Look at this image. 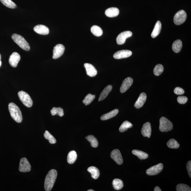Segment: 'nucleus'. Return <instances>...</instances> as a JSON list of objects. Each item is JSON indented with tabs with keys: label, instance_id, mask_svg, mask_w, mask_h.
<instances>
[{
	"label": "nucleus",
	"instance_id": "c756f323",
	"mask_svg": "<svg viewBox=\"0 0 191 191\" xmlns=\"http://www.w3.org/2000/svg\"><path fill=\"white\" fill-rule=\"evenodd\" d=\"M87 139L91 143V146L94 148H96L98 147L99 145L97 139L94 137V136L90 135L88 136Z\"/></svg>",
	"mask_w": 191,
	"mask_h": 191
},
{
	"label": "nucleus",
	"instance_id": "58836bf2",
	"mask_svg": "<svg viewBox=\"0 0 191 191\" xmlns=\"http://www.w3.org/2000/svg\"><path fill=\"white\" fill-rule=\"evenodd\" d=\"M175 93L178 95H182L185 93V91L182 88L176 87L174 91Z\"/></svg>",
	"mask_w": 191,
	"mask_h": 191
},
{
	"label": "nucleus",
	"instance_id": "a19ab883",
	"mask_svg": "<svg viewBox=\"0 0 191 191\" xmlns=\"http://www.w3.org/2000/svg\"><path fill=\"white\" fill-rule=\"evenodd\" d=\"M154 191H161V190L160 188L159 187L157 186L155 187Z\"/></svg>",
	"mask_w": 191,
	"mask_h": 191
},
{
	"label": "nucleus",
	"instance_id": "37998d69",
	"mask_svg": "<svg viewBox=\"0 0 191 191\" xmlns=\"http://www.w3.org/2000/svg\"><path fill=\"white\" fill-rule=\"evenodd\" d=\"M88 191H94V190H92V189H90V190H87Z\"/></svg>",
	"mask_w": 191,
	"mask_h": 191
},
{
	"label": "nucleus",
	"instance_id": "ea45409f",
	"mask_svg": "<svg viewBox=\"0 0 191 191\" xmlns=\"http://www.w3.org/2000/svg\"><path fill=\"white\" fill-rule=\"evenodd\" d=\"M187 169L189 177H191V161H189L187 163Z\"/></svg>",
	"mask_w": 191,
	"mask_h": 191
},
{
	"label": "nucleus",
	"instance_id": "c85d7f7f",
	"mask_svg": "<svg viewBox=\"0 0 191 191\" xmlns=\"http://www.w3.org/2000/svg\"><path fill=\"white\" fill-rule=\"evenodd\" d=\"M133 127L132 124L127 121H124L121 126H120L119 130L120 132H123L126 131L129 129Z\"/></svg>",
	"mask_w": 191,
	"mask_h": 191
},
{
	"label": "nucleus",
	"instance_id": "423d86ee",
	"mask_svg": "<svg viewBox=\"0 0 191 191\" xmlns=\"http://www.w3.org/2000/svg\"><path fill=\"white\" fill-rule=\"evenodd\" d=\"M187 18L186 13L184 10L178 11L174 17L173 21L175 25H179L185 21Z\"/></svg>",
	"mask_w": 191,
	"mask_h": 191
},
{
	"label": "nucleus",
	"instance_id": "f8f14e48",
	"mask_svg": "<svg viewBox=\"0 0 191 191\" xmlns=\"http://www.w3.org/2000/svg\"><path fill=\"white\" fill-rule=\"evenodd\" d=\"M132 55L131 51L129 50H122L115 53L113 57L115 59H120L129 57Z\"/></svg>",
	"mask_w": 191,
	"mask_h": 191
},
{
	"label": "nucleus",
	"instance_id": "6ab92c4d",
	"mask_svg": "<svg viewBox=\"0 0 191 191\" xmlns=\"http://www.w3.org/2000/svg\"><path fill=\"white\" fill-rule=\"evenodd\" d=\"M119 10L116 8L112 7L107 9L105 11V14L107 16L110 18L117 16L119 14Z\"/></svg>",
	"mask_w": 191,
	"mask_h": 191
},
{
	"label": "nucleus",
	"instance_id": "6e6552de",
	"mask_svg": "<svg viewBox=\"0 0 191 191\" xmlns=\"http://www.w3.org/2000/svg\"><path fill=\"white\" fill-rule=\"evenodd\" d=\"M163 168L162 163L155 165L149 168L146 171V173L148 175H158L162 171Z\"/></svg>",
	"mask_w": 191,
	"mask_h": 191
},
{
	"label": "nucleus",
	"instance_id": "f257e3e1",
	"mask_svg": "<svg viewBox=\"0 0 191 191\" xmlns=\"http://www.w3.org/2000/svg\"><path fill=\"white\" fill-rule=\"evenodd\" d=\"M57 175V171L55 170H51L48 173L44 182V188L46 191H50L52 190Z\"/></svg>",
	"mask_w": 191,
	"mask_h": 191
},
{
	"label": "nucleus",
	"instance_id": "9b49d317",
	"mask_svg": "<svg viewBox=\"0 0 191 191\" xmlns=\"http://www.w3.org/2000/svg\"><path fill=\"white\" fill-rule=\"evenodd\" d=\"M132 33L130 31H126L120 33L116 38V42L119 45H122L125 43L126 39L127 38L131 37Z\"/></svg>",
	"mask_w": 191,
	"mask_h": 191
},
{
	"label": "nucleus",
	"instance_id": "4468645a",
	"mask_svg": "<svg viewBox=\"0 0 191 191\" xmlns=\"http://www.w3.org/2000/svg\"><path fill=\"white\" fill-rule=\"evenodd\" d=\"M133 82V80L131 77H128L123 81L120 87V92L122 93H124L128 90Z\"/></svg>",
	"mask_w": 191,
	"mask_h": 191
},
{
	"label": "nucleus",
	"instance_id": "72a5a7b5",
	"mask_svg": "<svg viewBox=\"0 0 191 191\" xmlns=\"http://www.w3.org/2000/svg\"><path fill=\"white\" fill-rule=\"evenodd\" d=\"M44 137L45 139L49 141L50 143L53 144L56 143V139L48 131L46 130L45 132Z\"/></svg>",
	"mask_w": 191,
	"mask_h": 191
},
{
	"label": "nucleus",
	"instance_id": "f704fd0d",
	"mask_svg": "<svg viewBox=\"0 0 191 191\" xmlns=\"http://www.w3.org/2000/svg\"><path fill=\"white\" fill-rule=\"evenodd\" d=\"M1 3L7 7L14 9L16 7V5L11 0H0Z\"/></svg>",
	"mask_w": 191,
	"mask_h": 191
},
{
	"label": "nucleus",
	"instance_id": "9d476101",
	"mask_svg": "<svg viewBox=\"0 0 191 191\" xmlns=\"http://www.w3.org/2000/svg\"><path fill=\"white\" fill-rule=\"evenodd\" d=\"M111 156L113 159L119 165L123 164V160L119 150L116 149L111 151Z\"/></svg>",
	"mask_w": 191,
	"mask_h": 191
},
{
	"label": "nucleus",
	"instance_id": "79ce46f5",
	"mask_svg": "<svg viewBox=\"0 0 191 191\" xmlns=\"http://www.w3.org/2000/svg\"><path fill=\"white\" fill-rule=\"evenodd\" d=\"M1 54H0V67H1Z\"/></svg>",
	"mask_w": 191,
	"mask_h": 191
},
{
	"label": "nucleus",
	"instance_id": "b1692460",
	"mask_svg": "<svg viewBox=\"0 0 191 191\" xmlns=\"http://www.w3.org/2000/svg\"><path fill=\"white\" fill-rule=\"evenodd\" d=\"M132 153L134 155L137 156L141 160L146 159L148 157V155L147 153L138 150H133L132 151Z\"/></svg>",
	"mask_w": 191,
	"mask_h": 191
},
{
	"label": "nucleus",
	"instance_id": "2eb2a0df",
	"mask_svg": "<svg viewBox=\"0 0 191 191\" xmlns=\"http://www.w3.org/2000/svg\"><path fill=\"white\" fill-rule=\"evenodd\" d=\"M34 30L36 33L41 35H47L49 33V28L45 26L42 25L36 26L34 27Z\"/></svg>",
	"mask_w": 191,
	"mask_h": 191
},
{
	"label": "nucleus",
	"instance_id": "39448f33",
	"mask_svg": "<svg viewBox=\"0 0 191 191\" xmlns=\"http://www.w3.org/2000/svg\"><path fill=\"white\" fill-rule=\"evenodd\" d=\"M18 95L21 101L24 105L28 108L31 107L33 102L30 96L27 93L20 91L18 92Z\"/></svg>",
	"mask_w": 191,
	"mask_h": 191
},
{
	"label": "nucleus",
	"instance_id": "a878e982",
	"mask_svg": "<svg viewBox=\"0 0 191 191\" xmlns=\"http://www.w3.org/2000/svg\"><path fill=\"white\" fill-rule=\"evenodd\" d=\"M77 157V153L74 151H70L68 155V163L70 164H73L76 160Z\"/></svg>",
	"mask_w": 191,
	"mask_h": 191
},
{
	"label": "nucleus",
	"instance_id": "473e14b6",
	"mask_svg": "<svg viewBox=\"0 0 191 191\" xmlns=\"http://www.w3.org/2000/svg\"><path fill=\"white\" fill-rule=\"evenodd\" d=\"M95 98V95H92V94H89L86 96L85 99L83 100V104L86 106L90 104Z\"/></svg>",
	"mask_w": 191,
	"mask_h": 191
},
{
	"label": "nucleus",
	"instance_id": "dca6fc26",
	"mask_svg": "<svg viewBox=\"0 0 191 191\" xmlns=\"http://www.w3.org/2000/svg\"><path fill=\"white\" fill-rule=\"evenodd\" d=\"M87 75L90 77H94L97 75V72L96 69L90 63H85L84 65Z\"/></svg>",
	"mask_w": 191,
	"mask_h": 191
},
{
	"label": "nucleus",
	"instance_id": "f03ea898",
	"mask_svg": "<svg viewBox=\"0 0 191 191\" xmlns=\"http://www.w3.org/2000/svg\"><path fill=\"white\" fill-rule=\"evenodd\" d=\"M9 110L12 118L17 123H21L22 116L20 108L16 104L10 103L8 106Z\"/></svg>",
	"mask_w": 191,
	"mask_h": 191
},
{
	"label": "nucleus",
	"instance_id": "7c9ffc66",
	"mask_svg": "<svg viewBox=\"0 0 191 191\" xmlns=\"http://www.w3.org/2000/svg\"><path fill=\"white\" fill-rule=\"evenodd\" d=\"M51 113L53 116L58 114L60 117L63 116L64 114L63 109L61 107L53 108L51 110Z\"/></svg>",
	"mask_w": 191,
	"mask_h": 191
},
{
	"label": "nucleus",
	"instance_id": "bb28decb",
	"mask_svg": "<svg viewBox=\"0 0 191 191\" xmlns=\"http://www.w3.org/2000/svg\"><path fill=\"white\" fill-rule=\"evenodd\" d=\"M112 184L114 188L117 190H121L124 186L123 181L119 179H115L114 180Z\"/></svg>",
	"mask_w": 191,
	"mask_h": 191
},
{
	"label": "nucleus",
	"instance_id": "e433bc0d",
	"mask_svg": "<svg viewBox=\"0 0 191 191\" xmlns=\"http://www.w3.org/2000/svg\"><path fill=\"white\" fill-rule=\"evenodd\" d=\"M163 67L161 64L156 65L154 69V73L156 76L160 75L163 71Z\"/></svg>",
	"mask_w": 191,
	"mask_h": 191
},
{
	"label": "nucleus",
	"instance_id": "aec40b11",
	"mask_svg": "<svg viewBox=\"0 0 191 191\" xmlns=\"http://www.w3.org/2000/svg\"><path fill=\"white\" fill-rule=\"evenodd\" d=\"M112 89V86L111 85H108L101 92L99 96V101H101L106 99L110 92H111Z\"/></svg>",
	"mask_w": 191,
	"mask_h": 191
},
{
	"label": "nucleus",
	"instance_id": "0eeeda50",
	"mask_svg": "<svg viewBox=\"0 0 191 191\" xmlns=\"http://www.w3.org/2000/svg\"><path fill=\"white\" fill-rule=\"evenodd\" d=\"M31 165L26 158H23L20 160L19 170L22 173L29 172L31 170Z\"/></svg>",
	"mask_w": 191,
	"mask_h": 191
},
{
	"label": "nucleus",
	"instance_id": "7ed1b4c3",
	"mask_svg": "<svg viewBox=\"0 0 191 191\" xmlns=\"http://www.w3.org/2000/svg\"><path fill=\"white\" fill-rule=\"evenodd\" d=\"M12 39L16 44L25 51H29L30 47L25 39L22 36L18 34H14L12 36Z\"/></svg>",
	"mask_w": 191,
	"mask_h": 191
},
{
	"label": "nucleus",
	"instance_id": "c9c22d12",
	"mask_svg": "<svg viewBox=\"0 0 191 191\" xmlns=\"http://www.w3.org/2000/svg\"><path fill=\"white\" fill-rule=\"evenodd\" d=\"M177 191H190L191 187L185 184H180L177 185L176 187Z\"/></svg>",
	"mask_w": 191,
	"mask_h": 191
},
{
	"label": "nucleus",
	"instance_id": "20e7f679",
	"mask_svg": "<svg viewBox=\"0 0 191 191\" xmlns=\"http://www.w3.org/2000/svg\"><path fill=\"white\" fill-rule=\"evenodd\" d=\"M173 128V123L167 118L162 117L160 120L159 130L162 132L170 131Z\"/></svg>",
	"mask_w": 191,
	"mask_h": 191
},
{
	"label": "nucleus",
	"instance_id": "2f4dec72",
	"mask_svg": "<svg viewBox=\"0 0 191 191\" xmlns=\"http://www.w3.org/2000/svg\"><path fill=\"white\" fill-rule=\"evenodd\" d=\"M167 145L168 148L172 149H177L180 147V144L174 139H171L168 141Z\"/></svg>",
	"mask_w": 191,
	"mask_h": 191
},
{
	"label": "nucleus",
	"instance_id": "cd10ccee",
	"mask_svg": "<svg viewBox=\"0 0 191 191\" xmlns=\"http://www.w3.org/2000/svg\"><path fill=\"white\" fill-rule=\"evenodd\" d=\"M91 31L93 34L97 37H99L103 34L102 29L97 26L94 25L92 26L91 28Z\"/></svg>",
	"mask_w": 191,
	"mask_h": 191
},
{
	"label": "nucleus",
	"instance_id": "5701e85b",
	"mask_svg": "<svg viewBox=\"0 0 191 191\" xmlns=\"http://www.w3.org/2000/svg\"><path fill=\"white\" fill-rule=\"evenodd\" d=\"M87 171L92 174V177L94 179H97L99 176V171L97 168L94 166H91L87 169Z\"/></svg>",
	"mask_w": 191,
	"mask_h": 191
},
{
	"label": "nucleus",
	"instance_id": "f3484780",
	"mask_svg": "<svg viewBox=\"0 0 191 191\" xmlns=\"http://www.w3.org/2000/svg\"><path fill=\"white\" fill-rule=\"evenodd\" d=\"M151 123L147 122L143 126L141 130V133L144 137L149 138L151 136Z\"/></svg>",
	"mask_w": 191,
	"mask_h": 191
},
{
	"label": "nucleus",
	"instance_id": "4c0bfd02",
	"mask_svg": "<svg viewBox=\"0 0 191 191\" xmlns=\"http://www.w3.org/2000/svg\"><path fill=\"white\" fill-rule=\"evenodd\" d=\"M187 98L185 96H180L177 98L178 102L180 104H185L187 102Z\"/></svg>",
	"mask_w": 191,
	"mask_h": 191
},
{
	"label": "nucleus",
	"instance_id": "412c9836",
	"mask_svg": "<svg viewBox=\"0 0 191 191\" xmlns=\"http://www.w3.org/2000/svg\"><path fill=\"white\" fill-rule=\"evenodd\" d=\"M161 23L160 21H158L155 24L154 28L151 34L152 38H155L159 35L161 29Z\"/></svg>",
	"mask_w": 191,
	"mask_h": 191
},
{
	"label": "nucleus",
	"instance_id": "393cba45",
	"mask_svg": "<svg viewBox=\"0 0 191 191\" xmlns=\"http://www.w3.org/2000/svg\"><path fill=\"white\" fill-rule=\"evenodd\" d=\"M182 47V43L180 40H177L175 41L172 45V49L174 52L178 53L180 52Z\"/></svg>",
	"mask_w": 191,
	"mask_h": 191
},
{
	"label": "nucleus",
	"instance_id": "4be33fe9",
	"mask_svg": "<svg viewBox=\"0 0 191 191\" xmlns=\"http://www.w3.org/2000/svg\"><path fill=\"white\" fill-rule=\"evenodd\" d=\"M119 112L118 109H115L107 113L102 115L101 116V119L102 120H106L110 119L116 116Z\"/></svg>",
	"mask_w": 191,
	"mask_h": 191
},
{
	"label": "nucleus",
	"instance_id": "1a4fd4ad",
	"mask_svg": "<svg viewBox=\"0 0 191 191\" xmlns=\"http://www.w3.org/2000/svg\"><path fill=\"white\" fill-rule=\"evenodd\" d=\"M65 47L64 46L61 44H58L55 46L53 49V59H56L62 55L64 53Z\"/></svg>",
	"mask_w": 191,
	"mask_h": 191
},
{
	"label": "nucleus",
	"instance_id": "a211bd4d",
	"mask_svg": "<svg viewBox=\"0 0 191 191\" xmlns=\"http://www.w3.org/2000/svg\"><path fill=\"white\" fill-rule=\"evenodd\" d=\"M147 97V95L145 93H142L135 103L134 105L135 107L137 109L142 107L146 102Z\"/></svg>",
	"mask_w": 191,
	"mask_h": 191
},
{
	"label": "nucleus",
	"instance_id": "ddd939ff",
	"mask_svg": "<svg viewBox=\"0 0 191 191\" xmlns=\"http://www.w3.org/2000/svg\"><path fill=\"white\" fill-rule=\"evenodd\" d=\"M20 56L18 53L14 52L10 55L9 62L10 66L13 67H16L20 60Z\"/></svg>",
	"mask_w": 191,
	"mask_h": 191
}]
</instances>
